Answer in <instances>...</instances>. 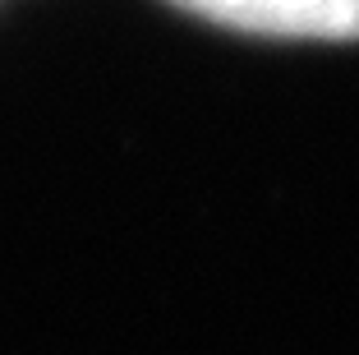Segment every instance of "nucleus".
<instances>
[{
	"mask_svg": "<svg viewBox=\"0 0 359 355\" xmlns=\"http://www.w3.org/2000/svg\"><path fill=\"white\" fill-rule=\"evenodd\" d=\"M203 28L276 46H359V0H161Z\"/></svg>",
	"mask_w": 359,
	"mask_h": 355,
	"instance_id": "obj_1",
	"label": "nucleus"
}]
</instances>
